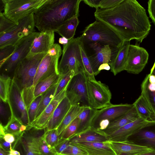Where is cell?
<instances>
[{
  "instance_id": "obj_64",
  "label": "cell",
  "mask_w": 155,
  "mask_h": 155,
  "mask_svg": "<svg viewBox=\"0 0 155 155\" xmlns=\"http://www.w3.org/2000/svg\"><path fill=\"white\" fill-rule=\"evenodd\" d=\"M21 155H25V154H24V155L22 153L21 154Z\"/></svg>"
},
{
  "instance_id": "obj_40",
  "label": "cell",
  "mask_w": 155,
  "mask_h": 155,
  "mask_svg": "<svg viewBox=\"0 0 155 155\" xmlns=\"http://www.w3.org/2000/svg\"><path fill=\"white\" fill-rule=\"evenodd\" d=\"M42 96L43 94L35 98L28 110L30 124L35 119L38 107Z\"/></svg>"
},
{
  "instance_id": "obj_17",
  "label": "cell",
  "mask_w": 155,
  "mask_h": 155,
  "mask_svg": "<svg viewBox=\"0 0 155 155\" xmlns=\"http://www.w3.org/2000/svg\"><path fill=\"white\" fill-rule=\"evenodd\" d=\"M151 122H152L139 117L135 121L108 134L107 135L109 141L115 142L126 141L129 136Z\"/></svg>"
},
{
  "instance_id": "obj_42",
  "label": "cell",
  "mask_w": 155,
  "mask_h": 155,
  "mask_svg": "<svg viewBox=\"0 0 155 155\" xmlns=\"http://www.w3.org/2000/svg\"><path fill=\"white\" fill-rule=\"evenodd\" d=\"M80 48L84 72L86 75L87 76H95L88 57L84 49V44L81 41L80 45Z\"/></svg>"
},
{
  "instance_id": "obj_16",
  "label": "cell",
  "mask_w": 155,
  "mask_h": 155,
  "mask_svg": "<svg viewBox=\"0 0 155 155\" xmlns=\"http://www.w3.org/2000/svg\"><path fill=\"white\" fill-rule=\"evenodd\" d=\"M127 141L155 151V122L141 128L129 136Z\"/></svg>"
},
{
  "instance_id": "obj_2",
  "label": "cell",
  "mask_w": 155,
  "mask_h": 155,
  "mask_svg": "<svg viewBox=\"0 0 155 155\" xmlns=\"http://www.w3.org/2000/svg\"><path fill=\"white\" fill-rule=\"evenodd\" d=\"M81 0H47L34 14L35 26L40 32L55 30L74 16H79Z\"/></svg>"
},
{
  "instance_id": "obj_35",
  "label": "cell",
  "mask_w": 155,
  "mask_h": 155,
  "mask_svg": "<svg viewBox=\"0 0 155 155\" xmlns=\"http://www.w3.org/2000/svg\"><path fill=\"white\" fill-rule=\"evenodd\" d=\"M149 74L147 75L141 85V94L145 96L155 111V91H151L148 89Z\"/></svg>"
},
{
  "instance_id": "obj_33",
  "label": "cell",
  "mask_w": 155,
  "mask_h": 155,
  "mask_svg": "<svg viewBox=\"0 0 155 155\" xmlns=\"http://www.w3.org/2000/svg\"><path fill=\"white\" fill-rule=\"evenodd\" d=\"M23 125L18 119L12 114L11 119L4 126V128L6 134H12L16 137H21L25 131H20L21 127Z\"/></svg>"
},
{
  "instance_id": "obj_44",
  "label": "cell",
  "mask_w": 155,
  "mask_h": 155,
  "mask_svg": "<svg viewBox=\"0 0 155 155\" xmlns=\"http://www.w3.org/2000/svg\"><path fill=\"white\" fill-rule=\"evenodd\" d=\"M34 88L35 86H33L29 88L24 89L21 91L27 110L31 103L35 98Z\"/></svg>"
},
{
  "instance_id": "obj_39",
  "label": "cell",
  "mask_w": 155,
  "mask_h": 155,
  "mask_svg": "<svg viewBox=\"0 0 155 155\" xmlns=\"http://www.w3.org/2000/svg\"><path fill=\"white\" fill-rule=\"evenodd\" d=\"M75 74L74 71H71L65 74L59 75L60 77L58 81V84L54 97L66 88L69 81Z\"/></svg>"
},
{
  "instance_id": "obj_12",
  "label": "cell",
  "mask_w": 155,
  "mask_h": 155,
  "mask_svg": "<svg viewBox=\"0 0 155 155\" xmlns=\"http://www.w3.org/2000/svg\"><path fill=\"white\" fill-rule=\"evenodd\" d=\"M89 45L94 50V53L88 57L94 74L96 75L100 73L98 71L100 66L104 63L109 65L114 58L120 48L97 44Z\"/></svg>"
},
{
  "instance_id": "obj_43",
  "label": "cell",
  "mask_w": 155,
  "mask_h": 155,
  "mask_svg": "<svg viewBox=\"0 0 155 155\" xmlns=\"http://www.w3.org/2000/svg\"><path fill=\"white\" fill-rule=\"evenodd\" d=\"M16 48V45H10L0 48V67L12 55Z\"/></svg>"
},
{
  "instance_id": "obj_26",
  "label": "cell",
  "mask_w": 155,
  "mask_h": 155,
  "mask_svg": "<svg viewBox=\"0 0 155 155\" xmlns=\"http://www.w3.org/2000/svg\"><path fill=\"white\" fill-rule=\"evenodd\" d=\"M140 117L150 122H155V111L147 100L141 94L133 104Z\"/></svg>"
},
{
  "instance_id": "obj_30",
  "label": "cell",
  "mask_w": 155,
  "mask_h": 155,
  "mask_svg": "<svg viewBox=\"0 0 155 155\" xmlns=\"http://www.w3.org/2000/svg\"><path fill=\"white\" fill-rule=\"evenodd\" d=\"M84 107L79 104L71 106L62 122L57 129L58 134L59 137L66 128L82 111Z\"/></svg>"
},
{
  "instance_id": "obj_5",
  "label": "cell",
  "mask_w": 155,
  "mask_h": 155,
  "mask_svg": "<svg viewBox=\"0 0 155 155\" xmlns=\"http://www.w3.org/2000/svg\"><path fill=\"white\" fill-rule=\"evenodd\" d=\"M47 53H40L27 56L17 65L12 79L21 91L34 86L35 77L41 61Z\"/></svg>"
},
{
  "instance_id": "obj_61",
  "label": "cell",
  "mask_w": 155,
  "mask_h": 155,
  "mask_svg": "<svg viewBox=\"0 0 155 155\" xmlns=\"http://www.w3.org/2000/svg\"><path fill=\"white\" fill-rule=\"evenodd\" d=\"M150 74H153L155 75V61L151 69Z\"/></svg>"
},
{
  "instance_id": "obj_31",
  "label": "cell",
  "mask_w": 155,
  "mask_h": 155,
  "mask_svg": "<svg viewBox=\"0 0 155 155\" xmlns=\"http://www.w3.org/2000/svg\"><path fill=\"white\" fill-rule=\"evenodd\" d=\"M59 77V74H55L38 82L35 86V98L43 94L48 89L57 83Z\"/></svg>"
},
{
  "instance_id": "obj_47",
  "label": "cell",
  "mask_w": 155,
  "mask_h": 155,
  "mask_svg": "<svg viewBox=\"0 0 155 155\" xmlns=\"http://www.w3.org/2000/svg\"><path fill=\"white\" fill-rule=\"evenodd\" d=\"M123 0H101L99 8L107 9L114 7L121 2Z\"/></svg>"
},
{
  "instance_id": "obj_6",
  "label": "cell",
  "mask_w": 155,
  "mask_h": 155,
  "mask_svg": "<svg viewBox=\"0 0 155 155\" xmlns=\"http://www.w3.org/2000/svg\"><path fill=\"white\" fill-rule=\"evenodd\" d=\"M47 0H2L3 13L8 19L18 24L19 21L34 13Z\"/></svg>"
},
{
  "instance_id": "obj_15",
  "label": "cell",
  "mask_w": 155,
  "mask_h": 155,
  "mask_svg": "<svg viewBox=\"0 0 155 155\" xmlns=\"http://www.w3.org/2000/svg\"><path fill=\"white\" fill-rule=\"evenodd\" d=\"M134 107L133 104H111L98 110L93 120L91 127L97 129L101 121H105L110 123L126 114Z\"/></svg>"
},
{
  "instance_id": "obj_38",
  "label": "cell",
  "mask_w": 155,
  "mask_h": 155,
  "mask_svg": "<svg viewBox=\"0 0 155 155\" xmlns=\"http://www.w3.org/2000/svg\"><path fill=\"white\" fill-rule=\"evenodd\" d=\"M18 24L6 18L3 13H0V35L9 32Z\"/></svg>"
},
{
  "instance_id": "obj_14",
  "label": "cell",
  "mask_w": 155,
  "mask_h": 155,
  "mask_svg": "<svg viewBox=\"0 0 155 155\" xmlns=\"http://www.w3.org/2000/svg\"><path fill=\"white\" fill-rule=\"evenodd\" d=\"M148 58L149 54L144 48L130 45L125 70L130 73L139 74L147 63Z\"/></svg>"
},
{
  "instance_id": "obj_54",
  "label": "cell",
  "mask_w": 155,
  "mask_h": 155,
  "mask_svg": "<svg viewBox=\"0 0 155 155\" xmlns=\"http://www.w3.org/2000/svg\"><path fill=\"white\" fill-rule=\"evenodd\" d=\"M69 40L64 37L60 38L59 39V43L63 45L68 44Z\"/></svg>"
},
{
  "instance_id": "obj_20",
  "label": "cell",
  "mask_w": 155,
  "mask_h": 155,
  "mask_svg": "<svg viewBox=\"0 0 155 155\" xmlns=\"http://www.w3.org/2000/svg\"><path fill=\"white\" fill-rule=\"evenodd\" d=\"M71 143L84 149L88 155H116L108 141L104 142H75Z\"/></svg>"
},
{
  "instance_id": "obj_22",
  "label": "cell",
  "mask_w": 155,
  "mask_h": 155,
  "mask_svg": "<svg viewBox=\"0 0 155 155\" xmlns=\"http://www.w3.org/2000/svg\"><path fill=\"white\" fill-rule=\"evenodd\" d=\"M65 96L59 103L48 121L45 128L46 130L57 129L71 106Z\"/></svg>"
},
{
  "instance_id": "obj_28",
  "label": "cell",
  "mask_w": 155,
  "mask_h": 155,
  "mask_svg": "<svg viewBox=\"0 0 155 155\" xmlns=\"http://www.w3.org/2000/svg\"><path fill=\"white\" fill-rule=\"evenodd\" d=\"M78 17L77 16L73 17L59 27L55 32L69 40L72 39L79 23Z\"/></svg>"
},
{
  "instance_id": "obj_7",
  "label": "cell",
  "mask_w": 155,
  "mask_h": 155,
  "mask_svg": "<svg viewBox=\"0 0 155 155\" xmlns=\"http://www.w3.org/2000/svg\"><path fill=\"white\" fill-rule=\"evenodd\" d=\"M94 76L86 75L87 88L89 107L98 110L112 104V94L108 86L96 80Z\"/></svg>"
},
{
  "instance_id": "obj_32",
  "label": "cell",
  "mask_w": 155,
  "mask_h": 155,
  "mask_svg": "<svg viewBox=\"0 0 155 155\" xmlns=\"http://www.w3.org/2000/svg\"><path fill=\"white\" fill-rule=\"evenodd\" d=\"M58 82L51 87L43 94L42 97L38 107L35 119L41 115L44 109L54 98L58 84Z\"/></svg>"
},
{
  "instance_id": "obj_51",
  "label": "cell",
  "mask_w": 155,
  "mask_h": 155,
  "mask_svg": "<svg viewBox=\"0 0 155 155\" xmlns=\"http://www.w3.org/2000/svg\"><path fill=\"white\" fill-rule=\"evenodd\" d=\"M2 138L8 143L12 144L14 143V147L18 142L15 137L11 134H6Z\"/></svg>"
},
{
  "instance_id": "obj_19",
  "label": "cell",
  "mask_w": 155,
  "mask_h": 155,
  "mask_svg": "<svg viewBox=\"0 0 155 155\" xmlns=\"http://www.w3.org/2000/svg\"><path fill=\"white\" fill-rule=\"evenodd\" d=\"M65 89L66 88L52 99L41 115L29 126L37 130H43L45 128L55 110L66 96Z\"/></svg>"
},
{
  "instance_id": "obj_25",
  "label": "cell",
  "mask_w": 155,
  "mask_h": 155,
  "mask_svg": "<svg viewBox=\"0 0 155 155\" xmlns=\"http://www.w3.org/2000/svg\"><path fill=\"white\" fill-rule=\"evenodd\" d=\"M139 117H140L134 106L126 114L110 123L107 128L102 131L107 135Z\"/></svg>"
},
{
  "instance_id": "obj_59",
  "label": "cell",
  "mask_w": 155,
  "mask_h": 155,
  "mask_svg": "<svg viewBox=\"0 0 155 155\" xmlns=\"http://www.w3.org/2000/svg\"><path fill=\"white\" fill-rule=\"evenodd\" d=\"M137 155H155V151L152 150Z\"/></svg>"
},
{
  "instance_id": "obj_1",
  "label": "cell",
  "mask_w": 155,
  "mask_h": 155,
  "mask_svg": "<svg viewBox=\"0 0 155 155\" xmlns=\"http://www.w3.org/2000/svg\"><path fill=\"white\" fill-rule=\"evenodd\" d=\"M94 15L116 32L124 41L142 42L149 34L151 25L146 10L136 0H123L107 9L96 8Z\"/></svg>"
},
{
  "instance_id": "obj_27",
  "label": "cell",
  "mask_w": 155,
  "mask_h": 155,
  "mask_svg": "<svg viewBox=\"0 0 155 155\" xmlns=\"http://www.w3.org/2000/svg\"><path fill=\"white\" fill-rule=\"evenodd\" d=\"M97 110L90 107H84L77 117L79 120V124L78 130L75 134L82 133L91 127L93 120Z\"/></svg>"
},
{
  "instance_id": "obj_21",
  "label": "cell",
  "mask_w": 155,
  "mask_h": 155,
  "mask_svg": "<svg viewBox=\"0 0 155 155\" xmlns=\"http://www.w3.org/2000/svg\"><path fill=\"white\" fill-rule=\"evenodd\" d=\"M108 142L116 155H137L152 150L146 147L137 145L128 141Z\"/></svg>"
},
{
  "instance_id": "obj_62",
  "label": "cell",
  "mask_w": 155,
  "mask_h": 155,
  "mask_svg": "<svg viewBox=\"0 0 155 155\" xmlns=\"http://www.w3.org/2000/svg\"><path fill=\"white\" fill-rule=\"evenodd\" d=\"M0 155H7L9 153L6 152L0 148Z\"/></svg>"
},
{
  "instance_id": "obj_46",
  "label": "cell",
  "mask_w": 155,
  "mask_h": 155,
  "mask_svg": "<svg viewBox=\"0 0 155 155\" xmlns=\"http://www.w3.org/2000/svg\"><path fill=\"white\" fill-rule=\"evenodd\" d=\"M0 113L1 120L7 119L9 121L11 119L12 114L8 101L5 102L0 99Z\"/></svg>"
},
{
  "instance_id": "obj_50",
  "label": "cell",
  "mask_w": 155,
  "mask_h": 155,
  "mask_svg": "<svg viewBox=\"0 0 155 155\" xmlns=\"http://www.w3.org/2000/svg\"><path fill=\"white\" fill-rule=\"evenodd\" d=\"M0 148L5 151L9 153L11 150L12 149V144L6 141L2 138H0Z\"/></svg>"
},
{
  "instance_id": "obj_58",
  "label": "cell",
  "mask_w": 155,
  "mask_h": 155,
  "mask_svg": "<svg viewBox=\"0 0 155 155\" xmlns=\"http://www.w3.org/2000/svg\"><path fill=\"white\" fill-rule=\"evenodd\" d=\"M7 155H21V154L18 151L12 149Z\"/></svg>"
},
{
  "instance_id": "obj_36",
  "label": "cell",
  "mask_w": 155,
  "mask_h": 155,
  "mask_svg": "<svg viewBox=\"0 0 155 155\" xmlns=\"http://www.w3.org/2000/svg\"><path fill=\"white\" fill-rule=\"evenodd\" d=\"M42 135L48 146L52 149H54L60 140L57 129L46 130L45 129V132Z\"/></svg>"
},
{
  "instance_id": "obj_41",
  "label": "cell",
  "mask_w": 155,
  "mask_h": 155,
  "mask_svg": "<svg viewBox=\"0 0 155 155\" xmlns=\"http://www.w3.org/2000/svg\"><path fill=\"white\" fill-rule=\"evenodd\" d=\"M38 147L41 155H56L54 149L50 148L48 145L42 135L38 137Z\"/></svg>"
},
{
  "instance_id": "obj_13",
  "label": "cell",
  "mask_w": 155,
  "mask_h": 155,
  "mask_svg": "<svg viewBox=\"0 0 155 155\" xmlns=\"http://www.w3.org/2000/svg\"><path fill=\"white\" fill-rule=\"evenodd\" d=\"M8 101L12 114L23 124L28 126L30 124L27 109L21 91L12 79L11 81Z\"/></svg>"
},
{
  "instance_id": "obj_49",
  "label": "cell",
  "mask_w": 155,
  "mask_h": 155,
  "mask_svg": "<svg viewBox=\"0 0 155 155\" xmlns=\"http://www.w3.org/2000/svg\"><path fill=\"white\" fill-rule=\"evenodd\" d=\"M148 5V10L149 16L155 25V0H149Z\"/></svg>"
},
{
  "instance_id": "obj_24",
  "label": "cell",
  "mask_w": 155,
  "mask_h": 155,
  "mask_svg": "<svg viewBox=\"0 0 155 155\" xmlns=\"http://www.w3.org/2000/svg\"><path fill=\"white\" fill-rule=\"evenodd\" d=\"M130 41H124L113 60L109 64L114 75L125 70Z\"/></svg>"
},
{
  "instance_id": "obj_45",
  "label": "cell",
  "mask_w": 155,
  "mask_h": 155,
  "mask_svg": "<svg viewBox=\"0 0 155 155\" xmlns=\"http://www.w3.org/2000/svg\"><path fill=\"white\" fill-rule=\"evenodd\" d=\"M61 154L63 155H88L84 149L70 142L68 147Z\"/></svg>"
},
{
  "instance_id": "obj_56",
  "label": "cell",
  "mask_w": 155,
  "mask_h": 155,
  "mask_svg": "<svg viewBox=\"0 0 155 155\" xmlns=\"http://www.w3.org/2000/svg\"><path fill=\"white\" fill-rule=\"evenodd\" d=\"M147 87L148 90L151 91H155V84H151L149 81Z\"/></svg>"
},
{
  "instance_id": "obj_53",
  "label": "cell",
  "mask_w": 155,
  "mask_h": 155,
  "mask_svg": "<svg viewBox=\"0 0 155 155\" xmlns=\"http://www.w3.org/2000/svg\"><path fill=\"white\" fill-rule=\"evenodd\" d=\"M110 69V65L107 63H104L101 64L98 69V71L100 73V71L103 70H109Z\"/></svg>"
},
{
  "instance_id": "obj_9",
  "label": "cell",
  "mask_w": 155,
  "mask_h": 155,
  "mask_svg": "<svg viewBox=\"0 0 155 155\" xmlns=\"http://www.w3.org/2000/svg\"><path fill=\"white\" fill-rule=\"evenodd\" d=\"M62 54L60 45L54 44L38 65L34 79V86L38 82L54 74H59L58 60Z\"/></svg>"
},
{
  "instance_id": "obj_34",
  "label": "cell",
  "mask_w": 155,
  "mask_h": 155,
  "mask_svg": "<svg viewBox=\"0 0 155 155\" xmlns=\"http://www.w3.org/2000/svg\"><path fill=\"white\" fill-rule=\"evenodd\" d=\"M12 79L10 77L2 74L0 77V97L3 101L8 102Z\"/></svg>"
},
{
  "instance_id": "obj_10",
  "label": "cell",
  "mask_w": 155,
  "mask_h": 155,
  "mask_svg": "<svg viewBox=\"0 0 155 155\" xmlns=\"http://www.w3.org/2000/svg\"><path fill=\"white\" fill-rule=\"evenodd\" d=\"M33 13L20 20L18 25L8 32L0 35V48L8 45H15L24 38L35 31Z\"/></svg>"
},
{
  "instance_id": "obj_60",
  "label": "cell",
  "mask_w": 155,
  "mask_h": 155,
  "mask_svg": "<svg viewBox=\"0 0 155 155\" xmlns=\"http://www.w3.org/2000/svg\"><path fill=\"white\" fill-rule=\"evenodd\" d=\"M4 9V4L2 0H0V13Z\"/></svg>"
},
{
  "instance_id": "obj_4",
  "label": "cell",
  "mask_w": 155,
  "mask_h": 155,
  "mask_svg": "<svg viewBox=\"0 0 155 155\" xmlns=\"http://www.w3.org/2000/svg\"><path fill=\"white\" fill-rule=\"evenodd\" d=\"M81 42L78 37L73 38L63 45L62 57L58 65L60 75L71 71H74L75 74L84 72L80 48Z\"/></svg>"
},
{
  "instance_id": "obj_55",
  "label": "cell",
  "mask_w": 155,
  "mask_h": 155,
  "mask_svg": "<svg viewBox=\"0 0 155 155\" xmlns=\"http://www.w3.org/2000/svg\"><path fill=\"white\" fill-rule=\"evenodd\" d=\"M149 81L150 83L155 84V75L149 74Z\"/></svg>"
},
{
  "instance_id": "obj_23",
  "label": "cell",
  "mask_w": 155,
  "mask_h": 155,
  "mask_svg": "<svg viewBox=\"0 0 155 155\" xmlns=\"http://www.w3.org/2000/svg\"><path fill=\"white\" fill-rule=\"evenodd\" d=\"M70 142H106L109 141L107 135L102 130L92 127L69 139Z\"/></svg>"
},
{
  "instance_id": "obj_18",
  "label": "cell",
  "mask_w": 155,
  "mask_h": 155,
  "mask_svg": "<svg viewBox=\"0 0 155 155\" xmlns=\"http://www.w3.org/2000/svg\"><path fill=\"white\" fill-rule=\"evenodd\" d=\"M54 32L53 31L39 32L34 40L30 51L27 56L48 53L54 44Z\"/></svg>"
},
{
  "instance_id": "obj_8",
  "label": "cell",
  "mask_w": 155,
  "mask_h": 155,
  "mask_svg": "<svg viewBox=\"0 0 155 155\" xmlns=\"http://www.w3.org/2000/svg\"><path fill=\"white\" fill-rule=\"evenodd\" d=\"M87 77L84 71L74 74L65 89V96L71 105L79 104L84 107H89L87 96Z\"/></svg>"
},
{
  "instance_id": "obj_52",
  "label": "cell",
  "mask_w": 155,
  "mask_h": 155,
  "mask_svg": "<svg viewBox=\"0 0 155 155\" xmlns=\"http://www.w3.org/2000/svg\"><path fill=\"white\" fill-rule=\"evenodd\" d=\"M101 0H84V2L91 7L96 8H99L100 3Z\"/></svg>"
},
{
  "instance_id": "obj_63",
  "label": "cell",
  "mask_w": 155,
  "mask_h": 155,
  "mask_svg": "<svg viewBox=\"0 0 155 155\" xmlns=\"http://www.w3.org/2000/svg\"><path fill=\"white\" fill-rule=\"evenodd\" d=\"M56 155H62V154H57Z\"/></svg>"
},
{
  "instance_id": "obj_37",
  "label": "cell",
  "mask_w": 155,
  "mask_h": 155,
  "mask_svg": "<svg viewBox=\"0 0 155 155\" xmlns=\"http://www.w3.org/2000/svg\"><path fill=\"white\" fill-rule=\"evenodd\" d=\"M79 120L77 117L64 130L60 136V139H68L77 133L79 126Z\"/></svg>"
},
{
  "instance_id": "obj_29",
  "label": "cell",
  "mask_w": 155,
  "mask_h": 155,
  "mask_svg": "<svg viewBox=\"0 0 155 155\" xmlns=\"http://www.w3.org/2000/svg\"><path fill=\"white\" fill-rule=\"evenodd\" d=\"M25 132L20 141L25 155H41L38 147V137L25 135Z\"/></svg>"
},
{
  "instance_id": "obj_11",
  "label": "cell",
  "mask_w": 155,
  "mask_h": 155,
  "mask_svg": "<svg viewBox=\"0 0 155 155\" xmlns=\"http://www.w3.org/2000/svg\"><path fill=\"white\" fill-rule=\"evenodd\" d=\"M39 32L34 31L20 41L12 55L0 67L4 72L14 71L18 64L27 57L30 52L34 39Z\"/></svg>"
},
{
  "instance_id": "obj_48",
  "label": "cell",
  "mask_w": 155,
  "mask_h": 155,
  "mask_svg": "<svg viewBox=\"0 0 155 155\" xmlns=\"http://www.w3.org/2000/svg\"><path fill=\"white\" fill-rule=\"evenodd\" d=\"M70 144L69 139H60V141L54 149L57 154H61Z\"/></svg>"
},
{
  "instance_id": "obj_3",
  "label": "cell",
  "mask_w": 155,
  "mask_h": 155,
  "mask_svg": "<svg viewBox=\"0 0 155 155\" xmlns=\"http://www.w3.org/2000/svg\"><path fill=\"white\" fill-rule=\"evenodd\" d=\"M82 43L97 44L119 48L124 40L114 30L97 20L87 26L80 37Z\"/></svg>"
},
{
  "instance_id": "obj_57",
  "label": "cell",
  "mask_w": 155,
  "mask_h": 155,
  "mask_svg": "<svg viewBox=\"0 0 155 155\" xmlns=\"http://www.w3.org/2000/svg\"><path fill=\"white\" fill-rule=\"evenodd\" d=\"M6 134L4 126L1 124L0 125V137L2 138Z\"/></svg>"
}]
</instances>
